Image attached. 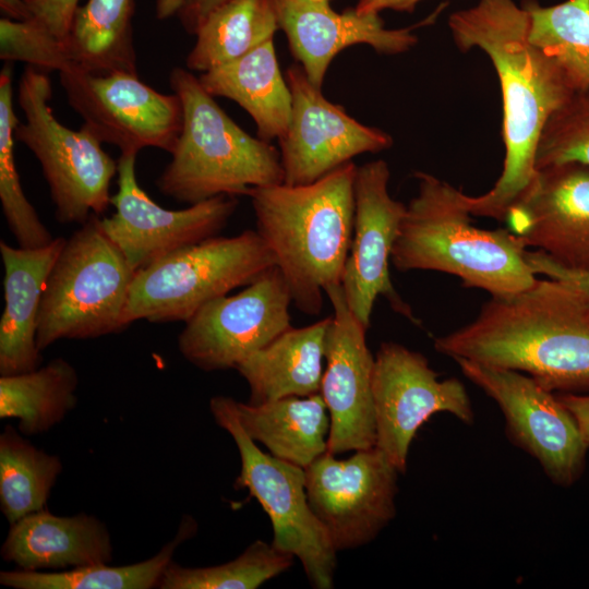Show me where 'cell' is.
<instances>
[{
    "mask_svg": "<svg viewBox=\"0 0 589 589\" xmlns=\"http://www.w3.org/2000/svg\"><path fill=\"white\" fill-rule=\"evenodd\" d=\"M1 11L11 20L24 21L29 19L24 0H0Z\"/></svg>",
    "mask_w": 589,
    "mask_h": 589,
    "instance_id": "obj_41",
    "label": "cell"
},
{
    "mask_svg": "<svg viewBox=\"0 0 589 589\" xmlns=\"http://www.w3.org/2000/svg\"><path fill=\"white\" fill-rule=\"evenodd\" d=\"M184 0H156V15L159 20L171 17L179 13Z\"/></svg>",
    "mask_w": 589,
    "mask_h": 589,
    "instance_id": "obj_42",
    "label": "cell"
},
{
    "mask_svg": "<svg viewBox=\"0 0 589 589\" xmlns=\"http://www.w3.org/2000/svg\"><path fill=\"white\" fill-rule=\"evenodd\" d=\"M453 360L497 404L507 438L536 459L552 483L570 488L581 479L589 448L556 394L519 371L462 358Z\"/></svg>",
    "mask_w": 589,
    "mask_h": 589,
    "instance_id": "obj_10",
    "label": "cell"
},
{
    "mask_svg": "<svg viewBox=\"0 0 589 589\" xmlns=\"http://www.w3.org/2000/svg\"><path fill=\"white\" fill-rule=\"evenodd\" d=\"M273 266L274 255L256 230L185 247L135 272L124 323H185L207 302Z\"/></svg>",
    "mask_w": 589,
    "mask_h": 589,
    "instance_id": "obj_7",
    "label": "cell"
},
{
    "mask_svg": "<svg viewBox=\"0 0 589 589\" xmlns=\"http://www.w3.org/2000/svg\"><path fill=\"white\" fill-rule=\"evenodd\" d=\"M51 95L49 77L35 67H26L17 93L25 121L16 124L14 137L38 159L56 219L82 225L111 204L109 189L118 163L86 127L74 131L57 120L49 105Z\"/></svg>",
    "mask_w": 589,
    "mask_h": 589,
    "instance_id": "obj_8",
    "label": "cell"
},
{
    "mask_svg": "<svg viewBox=\"0 0 589 589\" xmlns=\"http://www.w3.org/2000/svg\"><path fill=\"white\" fill-rule=\"evenodd\" d=\"M286 80L292 106L288 129L278 140L284 183L314 182L356 156L393 145L388 133L360 123L326 99L300 64L287 69Z\"/></svg>",
    "mask_w": 589,
    "mask_h": 589,
    "instance_id": "obj_17",
    "label": "cell"
},
{
    "mask_svg": "<svg viewBox=\"0 0 589 589\" xmlns=\"http://www.w3.org/2000/svg\"><path fill=\"white\" fill-rule=\"evenodd\" d=\"M77 386V372L63 358L32 371L1 375L0 418L17 420L24 435L47 432L75 408Z\"/></svg>",
    "mask_w": 589,
    "mask_h": 589,
    "instance_id": "obj_27",
    "label": "cell"
},
{
    "mask_svg": "<svg viewBox=\"0 0 589 589\" xmlns=\"http://www.w3.org/2000/svg\"><path fill=\"white\" fill-rule=\"evenodd\" d=\"M330 0H273L279 29L289 49L316 87L322 88L333 59L358 44L371 46L378 53L398 55L418 41L413 28L428 22L386 28L378 13L360 14L354 9L336 12Z\"/></svg>",
    "mask_w": 589,
    "mask_h": 589,
    "instance_id": "obj_20",
    "label": "cell"
},
{
    "mask_svg": "<svg viewBox=\"0 0 589 589\" xmlns=\"http://www.w3.org/2000/svg\"><path fill=\"white\" fill-rule=\"evenodd\" d=\"M399 473L376 446L347 459L326 452L305 468L309 504L337 552L373 541L393 520Z\"/></svg>",
    "mask_w": 589,
    "mask_h": 589,
    "instance_id": "obj_13",
    "label": "cell"
},
{
    "mask_svg": "<svg viewBox=\"0 0 589 589\" xmlns=\"http://www.w3.org/2000/svg\"><path fill=\"white\" fill-rule=\"evenodd\" d=\"M227 1L228 0H184L178 16L185 31L190 34H195L207 15Z\"/></svg>",
    "mask_w": 589,
    "mask_h": 589,
    "instance_id": "obj_38",
    "label": "cell"
},
{
    "mask_svg": "<svg viewBox=\"0 0 589 589\" xmlns=\"http://www.w3.org/2000/svg\"><path fill=\"white\" fill-rule=\"evenodd\" d=\"M529 15V39L552 58L574 92L589 88V0L543 7L521 0Z\"/></svg>",
    "mask_w": 589,
    "mask_h": 589,
    "instance_id": "obj_31",
    "label": "cell"
},
{
    "mask_svg": "<svg viewBox=\"0 0 589 589\" xmlns=\"http://www.w3.org/2000/svg\"><path fill=\"white\" fill-rule=\"evenodd\" d=\"M291 303L287 283L275 265L237 294L204 304L185 322L178 350L206 372L236 369L291 327Z\"/></svg>",
    "mask_w": 589,
    "mask_h": 589,
    "instance_id": "obj_14",
    "label": "cell"
},
{
    "mask_svg": "<svg viewBox=\"0 0 589 589\" xmlns=\"http://www.w3.org/2000/svg\"><path fill=\"white\" fill-rule=\"evenodd\" d=\"M209 409L239 450L235 488L247 489L269 516L273 546L299 558L314 588H332L337 551L309 504L305 469L263 453L242 428L233 398L215 396Z\"/></svg>",
    "mask_w": 589,
    "mask_h": 589,
    "instance_id": "obj_9",
    "label": "cell"
},
{
    "mask_svg": "<svg viewBox=\"0 0 589 589\" xmlns=\"http://www.w3.org/2000/svg\"><path fill=\"white\" fill-rule=\"evenodd\" d=\"M0 58L7 62L22 61L35 68L68 70L63 43L32 20H0Z\"/></svg>",
    "mask_w": 589,
    "mask_h": 589,
    "instance_id": "obj_35",
    "label": "cell"
},
{
    "mask_svg": "<svg viewBox=\"0 0 589 589\" xmlns=\"http://www.w3.org/2000/svg\"><path fill=\"white\" fill-rule=\"evenodd\" d=\"M577 163L589 167V88L575 92L546 121L536 168Z\"/></svg>",
    "mask_w": 589,
    "mask_h": 589,
    "instance_id": "obj_34",
    "label": "cell"
},
{
    "mask_svg": "<svg viewBox=\"0 0 589 589\" xmlns=\"http://www.w3.org/2000/svg\"><path fill=\"white\" fill-rule=\"evenodd\" d=\"M135 272L92 215L67 239L40 303L37 346L93 339L127 328L124 313Z\"/></svg>",
    "mask_w": 589,
    "mask_h": 589,
    "instance_id": "obj_6",
    "label": "cell"
},
{
    "mask_svg": "<svg viewBox=\"0 0 589 589\" xmlns=\"http://www.w3.org/2000/svg\"><path fill=\"white\" fill-rule=\"evenodd\" d=\"M452 359L522 372L557 393H589V302L567 284L539 279L491 296L469 324L434 339Z\"/></svg>",
    "mask_w": 589,
    "mask_h": 589,
    "instance_id": "obj_2",
    "label": "cell"
},
{
    "mask_svg": "<svg viewBox=\"0 0 589 589\" xmlns=\"http://www.w3.org/2000/svg\"><path fill=\"white\" fill-rule=\"evenodd\" d=\"M19 123L13 107L12 67L0 73V201L8 227L19 247L40 248L55 238L24 194L14 158V130Z\"/></svg>",
    "mask_w": 589,
    "mask_h": 589,
    "instance_id": "obj_32",
    "label": "cell"
},
{
    "mask_svg": "<svg viewBox=\"0 0 589 589\" xmlns=\"http://www.w3.org/2000/svg\"><path fill=\"white\" fill-rule=\"evenodd\" d=\"M199 80L213 97H226L241 106L252 117L257 137L271 142L287 131L292 99L279 68L274 39L203 72Z\"/></svg>",
    "mask_w": 589,
    "mask_h": 589,
    "instance_id": "obj_24",
    "label": "cell"
},
{
    "mask_svg": "<svg viewBox=\"0 0 589 589\" xmlns=\"http://www.w3.org/2000/svg\"><path fill=\"white\" fill-rule=\"evenodd\" d=\"M356 171L349 161L311 183L254 187L247 194L255 230L304 314L318 315L325 289L341 281L352 238Z\"/></svg>",
    "mask_w": 589,
    "mask_h": 589,
    "instance_id": "obj_3",
    "label": "cell"
},
{
    "mask_svg": "<svg viewBox=\"0 0 589 589\" xmlns=\"http://www.w3.org/2000/svg\"><path fill=\"white\" fill-rule=\"evenodd\" d=\"M556 395L575 418L582 438L589 448V393H557Z\"/></svg>",
    "mask_w": 589,
    "mask_h": 589,
    "instance_id": "obj_39",
    "label": "cell"
},
{
    "mask_svg": "<svg viewBox=\"0 0 589 589\" xmlns=\"http://www.w3.org/2000/svg\"><path fill=\"white\" fill-rule=\"evenodd\" d=\"M389 177L383 159L357 166L354 177L352 238L340 285L349 309L366 328L380 296L395 312L419 323L389 275L392 251L407 208L389 195Z\"/></svg>",
    "mask_w": 589,
    "mask_h": 589,
    "instance_id": "obj_16",
    "label": "cell"
},
{
    "mask_svg": "<svg viewBox=\"0 0 589 589\" xmlns=\"http://www.w3.org/2000/svg\"><path fill=\"white\" fill-rule=\"evenodd\" d=\"M525 247L572 271H589V167L567 163L538 169L504 219Z\"/></svg>",
    "mask_w": 589,
    "mask_h": 589,
    "instance_id": "obj_19",
    "label": "cell"
},
{
    "mask_svg": "<svg viewBox=\"0 0 589 589\" xmlns=\"http://www.w3.org/2000/svg\"><path fill=\"white\" fill-rule=\"evenodd\" d=\"M183 108L182 130L158 190L181 203L218 195H247L254 187L284 182L280 152L242 130L183 68L169 75Z\"/></svg>",
    "mask_w": 589,
    "mask_h": 589,
    "instance_id": "obj_5",
    "label": "cell"
},
{
    "mask_svg": "<svg viewBox=\"0 0 589 589\" xmlns=\"http://www.w3.org/2000/svg\"><path fill=\"white\" fill-rule=\"evenodd\" d=\"M67 239L40 248L0 241L4 309L0 318V375L32 371L41 363L37 346L40 303L49 273Z\"/></svg>",
    "mask_w": 589,
    "mask_h": 589,
    "instance_id": "obj_21",
    "label": "cell"
},
{
    "mask_svg": "<svg viewBox=\"0 0 589 589\" xmlns=\"http://www.w3.org/2000/svg\"><path fill=\"white\" fill-rule=\"evenodd\" d=\"M414 178L418 193L407 205L392 251L396 269L452 274L491 296L517 292L537 280L517 236L507 228L474 226L465 193L448 182L423 171Z\"/></svg>",
    "mask_w": 589,
    "mask_h": 589,
    "instance_id": "obj_4",
    "label": "cell"
},
{
    "mask_svg": "<svg viewBox=\"0 0 589 589\" xmlns=\"http://www.w3.org/2000/svg\"><path fill=\"white\" fill-rule=\"evenodd\" d=\"M0 553L19 569L65 570L110 563L113 548L107 526L97 517L60 516L45 508L10 525Z\"/></svg>",
    "mask_w": 589,
    "mask_h": 589,
    "instance_id": "obj_22",
    "label": "cell"
},
{
    "mask_svg": "<svg viewBox=\"0 0 589 589\" xmlns=\"http://www.w3.org/2000/svg\"><path fill=\"white\" fill-rule=\"evenodd\" d=\"M528 12L514 0H477L449 15L461 51L479 48L493 63L503 103L505 157L495 184L479 196L464 195L471 215L504 221L532 185L536 152L549 118L575 93L556 62L529 39Z\"/></svg>",
    "mask_w": 589,
    "mask_h": 589,
    "instance_id": "obj_1",
    "label": "cell"
},
{
    "mask_svg": "<svg viewBox=\"0 0 589 589\" xmlns=\"http://www.w3.org/2000/svg\"><path fill=\"white\" fill-rule=\"evenodd\" d=\"M372 390L375 446L400 473L418 430L434 413H450L467 425L474 421L465 385L456 377L440 380L422 353L397 342H383L374 356Z\"/></svg>",
    "mask_w": 589,
    "mask_h": 589,
    "instance_id": "obj_12",
    "label": "cell"
},
{
    "mask_svg": "<svg viewBox=\"0 0 589 589\" xmlns=\"http://www.w3.org/2000/svg\"><path fill=\"white\" fill-rule=\"evenodd\" d=\"M136 154L118 159V191L110 203L116 212L100 218L107 236L136 272L166 255L218 236L238 206L237 196L218 195L183 209H167L140 187Z\"/></svg>",
    "mask_w": 589,
    "mask_h": 589,
    "instance_id": "obj_15",
    "label": "cell"
},
{
    "mask_svg": "<svg viewBox=\"0 0 589 589\" xmlns=\"http://www.w3.org/2000/svg\"><path fill=\"white\" fill-rule=\"evenodd\" d=\"M325 294L334 313L326 336L320 394L330 420L327 452L336 456L375 446L374 356L366 344L368 328L349 309L341 285L327 287Z\"/></svg>",
    "mask_w": 589,
    "mask_h": 589,
    "instance_id": "obj_18",
    "label": "cell"
},
{
    "mask_svg": "<svg viewBox=\"0 0 589 589\" xmlns=\"http://www.w3.org/2000/svg\"><path fill=\"white\" fill-rule=\"evenodd\" d=\"M24 2L29 12V20L63 43L79 7V0H24Z\"/></svg>",
    "mask_w": 589,
    "mask_h": 589,
    "instance_id": "obj_36",
    "label": "cell"
},
{
    "mask_svg": "<svg viewBox=\"0 0 589 589\" xmlns=\"http://www.w3.org/2000/svg\"><path fill=\"white\" fill-rule=\"evenodd\" d=\"M277 31L273 0H228L197 28L187 68L203 73L231 62L274 39Z\"/></svg>",
    "mask_w": 589,
    "mask_h": 589,
    "instance_id": "obj_28",
    "label": "cell"
},
{
    "mask_svg": "<svg viewBox=\"0 0 589 589\" xmlns=\"http://www.w3.org/2000/svg\"><path fill=\"white\" fill-rule=\"evenodd\" d=\"M332 316L304 327H290L236 368L250 389L248 404L318 394Z\"/></svg>",
    "mask_w": 589,
    "mask_h": 589,
    "instance_id": "obj_23",
    "label": "cell"
},
{
    "mask_svg": "<svg viewBox=\"0 0 589 589\" xmlns=\"http://www.w3.org/2000/svg\"><path fill=\"white\" fill-rule=\"evenodd\" d=\"M236 411L247 434L278 459L305 469L327 452L330 420L320 393L260 405L236 400Z\"/></svg>",
    "mask_w": 589,
    "mask_h": 589,
    "instance_id": "obj_25",
    "label": "cell"
},
{
    "mask_svg": "<svg viewBox=\"0 0 589 589\" xmlns=\"http://www.w3.org/2000/svg\"><path fill=\"white\" fill-rule=\"evenodd\" d=\"M423 0H358L353 8L360 14L381 13L385 10L412 13Z\"/></svg>",
    "mask_w": 589,
    "mask_h": 589,
    "instance_id": "obj_40",
    "label": "cell"
},
{
    "mask_svg": "<svg viewBox=\"0 0 589 589\" xmlns=\"http://www.w3.org/2000/svg\"><path fill=\"white\" fill-rule=\"evenodd\" d=\"M540 271L548 278L567 284L589 302V271H572L561 266L551 259H546L542 263Z\"/></svg>",
    "mask_w": 589,
    "mask_h": 589,
    "instance_id": "obj_37",
    "label": "cell"
},
{
    "mask_svg": "<svg viewBox=\"0 0 589 589\" xmlns=\"http://www.w3.org/2000/svg\"><path fill=\"white\" fill-rule=\"evenodd\" d=\"M134 10V0H87L79 5L63 40L70 65L92 74H137Z\"/></svg>",
    "mask_w": 589,
    "mask_h": 589,
    "instance_id": "obj_26",
    "label": "cell"
},
{
    "mask_svg": "<svg viewBox=\"0 0 589 589\" xmlns=\"http://www.w3.org/2000/svg\"><path fill=\"white\" fill-rule=\"evenodd\" d=\"M293 556L262 540L250 544L227 563L208 567H185L173 561L165 570L160 589H255L292 565Z\"/></svg>",
    "mask_w": 589,
    "mask_h": 589,
    "instance_id": "obj_33",
    "label": "cell"
},
{
    "mask_svg": "<svg viewBox=\"0 0 589 589\" xmlns=\"http://www.w3.org/2000/svg\"><path fill=\"white\" fill-rule=\"evenodd\" d=\"M196 531V522L184 516L175 538L154 556L137 563L112 566L96 564L65 570H2L0 584L13 589H151L158 584L181 543Z\"/></svg>",
    "mask_w": 589,
    "mask_h": 589,
    "instance_id": "obj_29",
    "label": "cell"
},
{
    "mask_svg": "<svg viewBox=\"0 0 589 589\" xmlns=\"http://www.w3.org/2000/svg\"><path fill=\"white\" fill-rule=\"evenodd\" d=\"M59 74L69 104L101 143L121 154L145 147L173 152L183 123L175 93L161 94L127 72L92 74L71 67Z\"/></svg>",
    "mask_w": 589,
    "mask_h": 589,
    "instance_id": "obj_11",
    "label": "cell"
},
{
    "mask_svg": "<svg viewBox=\"0 0 589 589\" xmlns=\"http://www.w3.org/2000/svg\"><path fill=\"white\" fill-rule=\"evenodd\" d=\"M62 471L59 456L49 454L7 425L0 434V508L11 524L46 508Z\"/></svg>",
    "mask_w": 589,
    "mask_h": 589,
    "instance_id": "obj_30",
    "label": "cell"
}]
</instances>
